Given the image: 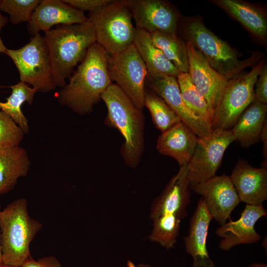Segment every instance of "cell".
Listing matches in <instances>:
<instances>
[{
	"label": "cell",
	"instance_id": "6da1fadb",
	"mask_svg": "<svg viewBox=\"0 0 267 267\" xmlns=\"http://www.w3.org/2000/svg\"><path fill=\"white\" fill-rule=\"evenodd\" d=\"M108 55L96 42L89 48L85 59L70 77L68 84L57 94L60 104L80 115L92 111L102 94L112 83L107 69Z\"/></svg>",
	"mask_w": 267,
	"mask_h": 267
},
{
	"label": "cell",
	"instance_id": "7a4b0ae2",
	"mask_svg": "<svg viewBox=\"0 0 267 267\" xmlns=\"http://www.w3.org/2000/svg\"><path fill=\"white\" fill-rule=\"evenodd\" d=\"M54 83L63 88L74 67L85 59L89 48L96 42L93 26L88 19L72 25H58L44 32Z\"/></svg>",
	"mask_w": 267,
	"mask_h": 267
},
{
	"label": "cell",
	"instance_id": "3957f363",
	"mask_svg": "<svg viewBox=\"0 0 267 267\" xmlns=\"http://www.w3.org/2000/svg\"><path fill=\"white\" fill-rule=\"evenodd\" d=\"M108 113L105 124L118 130L125 139L121 154L126 164L135 168L144 149V118L137 109L115 84L112 83L102 94Z\"/></svg>",
	"mask_w": 267,
	"mask_h": 267
},
{
	"label": "cell",
	"instance_id": "277c9868",
	"mask_svg": "<svg viewBox=\"0 0 267 267\" xmlns=\"http://www.w3.org/2000/svg\"><path fill=\"white\" fill-rule=\"evenodd\" d=\"M42 224L32 218L27 201L20 198L0 212V231L2 264L16 267L32 257L30 245L41 229Z\"/></svg>",
	"mask_w": 267,
	"mask_h": 267
},
{
	"label": "cell",
	"instance_id": "5b68a950",
	"mask_svg": "<svg viewBox=\"0 0 267 267\" xmlns=\"http://www.w3.org/2000/svg\"><path fill=\"white\" fill-rule=\"evenodd\" d=\"M184 31L188 41L202 54L210 66L228 80L238 76L261 57V53H256L247 59H240L235 49L198 19L189 21Z\"/></svg>",
	"mask_w": 267,
	"mask_h": 267
},
{
	"label": "cell",
	"instance_id": "8992f818",
	"mask_svg": "<svg viewBox=\"0 0 267 267\" xmlns=\"http://www.w3.org/2000/svg\"><path fill=\"white\" fill-rule=\"evenodd\" d=\"M127 0H112L89 13L96 43L109 54L119 53L133 44L135 27Z\"/></svg>",
	"mask_w": 267,
	"mask_h": 267
},
{
	"label": "cell",
	"instance_id": "52a82bcc",
	"mask_svg": "<svg viewBox=\"0 0 267 267\" xmlns=\"http://www.w3.org/2000/svg\"><path fill=\"white\" fill-rule=\"evenodd\" d=\"M5 54L16 67L20 81L31 85L37 91L47 92L57 87L53 79L48 49L39 33L21 48H7Z\"/></svg>",
	"mask_w": 267,
	"mask_h": 267
},
{
	"label": "cell",
	"instance_id": "ba28073f",
	"mask_svg": "<svg viewBox=\"0 0 267 267\" xmlns=\"http://www.w3.org/2000/svg\"><path fill=\"white\" fill-rule=\"evenodd\" d=\"M264 64L260 61L250 72L228 81L214 112L212 130H231L242 113L255 100V84Z\"/></svg>",
	"mask_w": 267,
	"mask_h": 267
},
{
	"label": "cell",
	"instance_id": "9c48e42d",
	"mask_svg": "<svg viewBox=\"0 0 267 267\" xmlns=\"http://www.w3.org/2000/svg\"><path fill=\"white\" fill-rule=\"evenodd\" d=\"M107 69L111 82H115L134 105L142 110L148 73L134 44L119 53L108 54Z\"/></svg>",
	"mask_w": 267,
	"mask_h": 267
},
{
	"label": "cell",
	"instance_id": "30bf717a",
	"mask_svg": "<svg viewBox=\"0 0 267 267\" xmlns=\"http://www.w3.org/2000/svg\"><path fill=\"white\" fill-rule=\"evenodd\" d=\"M234 141L230 130L220 129L213 130L207 135L198 137L187 164L190 189L216 175L226 149Z\"/></svg>",
	"mask_w": 267,
	"mask_h": 267
},
{
	"label": "cell",
	"instance_id": "8fae6325",
	"mask_svg": "<svg viewBox=\"0 0 267 267\" xmlns=\"http://www.w3.org/2000/svg\"><path fill=\"white\" fill-rule=\"evenodd\" d=\"M191 189L202 196L209 213L220 225L230 219L232 212L240 202L229 177L226 175H215Z\"/></svg>",
	"mask_w": 267,
	"mask_h": 267
},
{
	"label": "cell",
	"instance_id": "7c38bea8",
	"mask_svg": "<svg viewBox=\"0 0 267 267\" xmlns=\"http://www.w3.org/2000/svg\"><path fill=\"white\" fill-rule=\"evenodd\" d=\"M135 28L149 34L155 32L176 34L178 14L162 0H127Z\"/></svg>",
	"mask_w": 267,
	"mask_h": 267
},
{
	"label": "cell",
	"instance_id": "4fadbf2b",
	"mask_svg": "<svg viewBox=\"0 0 267 267\" xmlns=\"http://www.w3.org/2000/svg\"><path fill=\"white\" fill-rule=\"evenodd\" d=\"M190 79L203 95L213 112L217 107L228 80L209 64L191 42L186 43Z\"/></svg>",
	"mask_w": 267,
	"mask_h": 267
},
{
	"label": "cell",
	"instance_id": "5bb4252c",
	"mask_svg": "<svg viewBox=\"0 0 267 267\" xmlns=\"http://www.w3.org/2000/svg\"><path fill=\"white\" fill-rule=\"evenodd\" d=\"M145 85L161 97L198 137L207 135L212 131L211 127L196 116L186 105L181 97L177 78H152L147 75Z\"/></svg>",
	"mask_w": 267,
	"mask_h": 267
},
{
	"label": "cell",
	"instance_id": "9a60e30c",
	"mask_svg": "<svg viewBox=\"0 0 267 267\" xmlns=\"http://www.w3.org/2000/svg\"><path fill=\"white\" fill-rule=\"evenodd\" d=\"M267 212L262 205L246 204L239 218L229 221L218 227L215 231L220 238L219 247L223 251H228L240 244H252L258 242L261 236L255 229L258 221L267 216Z\"/></svg>",
	"mask_w": 267,
	"mask_h": 267
},
{
	"label": "cell",
	"instance_id": "2e32d148",
	"mask_svg": "<svg viewBox=\"0 0 267 267\" xmlns=\"http://www.w3.org/2000/svg\"><path fill=\"white\" fill-rule=\"evenodd\" d=\"M190 189L187 164H185L180 166L178 172L154 202L151 218L153 219L162 215L174 216L181 220L185 218L190 201Z\"/></svg>",
	"mask_w": 267,
	"mask_h": 267
},
{
	"label": "cell",
	"instance_id": "e0dca14e",
	"mask_svg": "<svg viewBox=\"0 0 267 267\" xmlns=\"http://www.w3.org/2000/svg\"><path fill=\"white\" fill-rule=\"evenodd\" d=\"M88 20L84 12L63 0H42L28 22V30L33 36L55 25L80 24Z\"/></svg>",
	"mask_w": 267,
	"mask_h": 267
},
{
	"label": "cell",
	"instance_id": "ac0fdd59",
	"mask_svg": "<svg viewBox=\"0 0 267 267\" xmlns=\"http://www.w3.org/2000/svg\"><path fill=\"white\" fill-rule=\"evenodd\" d=\"M229 177L240 202L259 205L267 199V168L252 167L241 159Z\"/></svg>",
	"mask_w": 267,
	"mask_h": 267
},
{
	"label": "cell",
	"instance_id": "d6986e66",
	"mask_svg": "<svg viewBox=\"0 0 267 267\" xmlns=\"http://www.w3.org/2000/svg\"><path fill=\"white\" fill-rule=\"evenodd\" d=\"M212 220L203 198H201L190 219L188 233L184 237L185 250L192 258L193 267L215 266L207 248L208 228Z\"/></svg>",
	"mask_w": 267,
	"mask_h": 267
},
{
	"label": "cell",
	"instance_id": "ffe728a7",
	"mask_svg": "<svg viewBox=\"0 0 267 267\" xmlns=\"http://www.w3.org/2000/svg\"><path fill=\"white\" fill-rule=\"evenodd\" d=\"M198 137L180 122L159 136L156 148L174 158L180 166L187 164L195 149Z\"/></svg>",
	"mask_w": 267,
	"mask_h": 267
},
{
	"label": "cell",
	"instance_id": "44dd1931",
	"mask_svg": "<svg viewBox=\"0 0 267 267\" xmlns=\"http://www.w3.org/2000/svg\"><path fill=\"white\" fill-rule=\"evenodd\" d=\"M133 44L144 63L149 76L177 78L180 73L162 51L155 46L148 33L136 29Z\"/></svg>",
	"mask_w": 267,
	"mask_h": 267
},
{
	"label": "cell",
	"instance_id": "7402d4cb",
	"mask_svg": "<svg viewBox=\"0 0 267 267\" xmlns=\"http://www.w3.org/2000/svg\"><path fill=\"white\" fill-rule=\"evenodd\" d=\"M30 166V160L24 148H0V195L13 189L18 179L27 176Z\"/></svg>",
	"mask_w": 267,
	"mask_h": 267
},
{
	"label": "cell",
	"instance_id": "603a6c76",
	"mask_svg": "<svg viewBox=\"0 0 267 267\" xmlns=\"http://www.w3.org/2000/svg\"><path fill=\"white\" fill-rule=\"evenodd\" d=\"M267 105L256 100L242 113L230 130L235 141L247 147L260 140L263 126L267 121Z\"/></svg>",
	"mask_w": 267,
	"mask_h": 267
},
{
	"label": "cell",
	"instance_id": "cb8c5ba5",
	"mask_svg": "<svg viewBox=\"0 0 267 267\" xmlns=\"http://www.w3.org/2000/svg\"><path fill=\"white\" fill-rule=\"evenodd\" d=\"M214 2L254 36L261 40H265L267 35V19L262 10L242 0H217Z\"/></svg>",
	"mask_w": 267,
	"mask_h": 267
},
{
	"label": "cell",
	"instance_id": "d4e9b609",
	"mask_svg": "<svg viewBox=\"0 0 267 267\" xmlns=\"http://www.w3.org/2000/svg\"><path fill=\"white\" fill-rule=\"evenodd\" d=\"M4 87L10 88L11 93L6 98L5 102L0 101V109L10 116L24 133L27 134L29 132L28 120L22 111L21 106L25 102L31 105L37 91L21 81Z\"/></svg>",
	"mask_w": 267,
	"mask_h": 267
},
{
	"label": "cell",
	"instance_id": "484cf974",
	"mask_svg": "<svg viewBox=\"0 0 267 267\" xmlns=\"http://www.w3.org/2000/svg\"><path fill=\"white\" fill-rule=\"evenodd\" d=\"M155 45L180 73H188V60L186 43L176 34L155 32L150 34Z\"/></svg>",
	"mask_w": 267,
	"mask_h": 267
},
{
	"label": "cell",
	"instance_id": "4316f807",
	"mask_svg": "<svg viewBox=\"0 0 267 267\" xmlns=\"http://www.w3.org/2000/svg\"><path fill=\"white\" fill-rule=\"evenodd\" d=\"M181 97L191 111L212 128L214 112L206 100L192 82L188 73H180L177 78Z\"/></svg>",
	"mask_w": 267,
	"mask_h": 267
},
{
	"label": "cell",
	"instance_id": "83f0119b",
	"mask_svg": "<svg viewBox=\"0 0 267 267\" xmlns=\"http://www.w3.org/2000/svg\"><path fill=\"white\" fill-rule=\"evenodd\" d=\"M144 104L150 112L154 124L162 133L181 121L170 107L149 89H145Z\"/></svg>",
	"mask_w": 267,
	"mask_h": 267
},
{
	"label": "cell",
	"instance_id": "f1b7e54d",
	"mask_svg": "<svg viewBox=\"0 0 267 267\" xmlns=\"http://www.w3.org/2000/svg\"><path fill=\"white\" fill-rule=\"evenodd\" d=\"M181 220L177 217L168 215L152 219L153 228L149 239L167 249L173 248L179 234Z\"/></svg>",
	"mask_w": 267,
	"mask_h": 267
},
{
	"label": "cell",
	"instance_id": "f546056e",
	"mask_svg": "<svg viewBox=\"0 0 267 267\" xmlns=\"http://www.w3.org/2000/svg\"><path fill=\"white\" fill-rule=\"evenodd\" d=\"M40 0H1L0 10L7 13L13 25L28 22Z\"/></svg>",
	"mask_w": 267,
	"mask_h": 267
},
{
	"label": "cell",
	"instance_id": "4dcf8cb0",
	"mask_svg": "<svg viewBox=\"0 0 267 267\" xmlns=\"http://www.w3.org/2000/svg\"><path fill=\"white\" fill-rule=\"evenodd\" d=\"M24 134L14 121L0 109V148L19 146Z\"/></svg>",
	"mask_w": 267,
	"mask_h": 267
},
{
	"label": "cell",
	"instance_id": "1f68e13d",
	"mask_svg": "<svg viewBox=\"0 0 267 267\" xmlns=\"http://www.w3.org/2000/svg\"><path fill=\"white\" fill-rule=\"evenodd\" d=\"M255 100L262 103H267V66L264 64L254 87Z\"/></svg>",
	"mask_w": 267,
	"mask_h": 267
},
{
	"label": "cell",
	"instance_id": "d6a6232c",
	"mask_svg": "<svg viewBox=\"0 0 267 267\" xmlns=\"http://www.w3.org/2000/svg\"><path fill=\"white\" fill-rule=\"evenodd\" d=\"M65 2L82 11L90 12L110 3L112 0H63Z\"/></svg>",
	"mask_w": 267,
	"mask_h": 267
},
{
	"label": "cell",
	"instance_id": "836d02e7",
	"mask_svg": "<svg viewBox=\"0 0 267 267\" xmlns=\"http://www.w3.org/2000/svg\"><path fill=\"white\" fill-rule=\"evenodd\" d=\"M21 267H61V265L55 257L47 256L37 260L31 257Z\"/></svg>",
	"mask_w": 267,
	"mask_h": 267
},
{
	"label": "cell",
	"instance_id": "e575fe53",
	"mask_svg": "<svg viewBox=\"0 0 267 267\" xmlns=\"http://www.w3.org/2000/svg\"><path fill=\"white\" fill-rule=\"evenodd\" d=\"M260 139L263 143V152L265 158L267 161V121H266L262 128Z\"/></svg>",
	"mask_w": 267,
	"mask_h": 267
},
{
	"label": "cell",
	"instance_id": "d590c367",
	"mask_svg": "<svg viewBox=\"0 0 267 267\" xmlns=\"http://www.w3.org/2000/svg\"><path fill=\"white\" fill-rule=\"evenodd\" d=\"M8 19L7 17L0 13V33L2 28L8 23ZM7 48L4 45L0 35V54H5Z\"/></svg>",
	"mask_w": 267,
	"mask_h": 267
},
{
	"label": "cell",
	"instance_id": "8d00e7d4",
	"mask_svg": "<svg viewBox=\"0 0 267 267\" xmlns=\"http://www.w3.org/2000/svg\"><path fill=\"white\" fill-rule=\"evenodd\" d=\"M127 267H152L151 266L147 264H139L137 266L135 265L131 261H128L127 262Z\"/></svg>",
	"mask_w": 267,
	"mask_h": 267
},
{
	"label": "cell",
	"instance_id": "74e56055",
	"mask_svg": "<svg viewBox=\"0 0 267 267\" xmlns=\"http://www.w3.org/2000/svg\"><path fill=\"white\" fill-rule=\"evenodd\" d=\"M246 267H267V265L264 263H255L250 264Z\"/></svg>",
	"mask_w": 267,
	"mask_h": 267
},
{
	"label": "cell",
	"instance_id": "f35d334b",
	"mask_svg": "<svg viewBox=\"0 0 267 267\" xmlns=\"http://www.w3.org/2000/svg\"><path fill=\"white\" fill-rule=\"evenodd\" d=\"M2 264V253H1V236H0V266Z\"/></svg>",
	"mask_w": 267,
	"mask_h": 267
},
{
	"label": "cell",
	"instance_id": "ab89813d",
	"mask_svg": "<svg viewBox=\"0 0 267 267\" xmlns=\"http://www.w3.org/2000/svg\"><path fill=\"white\" fill-rule=\"evenodd\" d=\"M0 267H15V266H10V265H4V264H2Z\"/></svg>",
	"mask_w": 267,
	"mask_h": 267
},
{
	"label": "cell",
	"instance_id": "60d3db41",
	"mask_svg": "<svg viewBox=\"0 0 267 267\" xmlns=\"http://www.w3.org/2000/svg\"><path fill=\"white\" fill-rule=\"evenodd\" d=\"M1 2V0H0V8Z\"/></svg>",
	"mask_w": 267,
	"mask_h": 267
},
{
	"label": "cell",
	"instance_id": "b9f144b4",
	"mask_svg": "<svg viewBox=\"0 0 267 267\" xmlns=\"http://www.w3.org/2000/svg\"><path fill=\"white\" fill-rule=\"evenodd\" d=\"M216 267L215 266H213V267Z\"/></svg>",
	"mask_w": 267,
	"mask_h": 267
}]
</instances>
